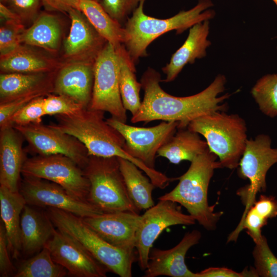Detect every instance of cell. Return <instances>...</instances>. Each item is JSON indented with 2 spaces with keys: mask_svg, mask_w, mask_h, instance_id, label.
Listing matches in <instances>:
<instances>
[{
  "mask_svg": "<svg viewBox=\"0 0 277 277\" xmlns=\"http://www.w3.org/2000/svg\"><path fill=\"white\" fill-rule=\"evenodd\" d=\"M53 82L46 84L10 101L0 103V128L7 126L11 116L33 100L45 96L53 92Z\"/></svg>",
  "mask_w": 277,
  "mask_h": 277,
  "instance_id": "34",
  "label": "cell"
},
{
  "mask_svg": "<svg viewBox=\"0 0 277 277\" xmlns=\"http://www.w3.org/2000/svg\"><path fill=\"white\" fill-rule=\"evenodd\" d=\"M27 203L19 191L0 185L1 216L6 231L9 252L17 258L22 251L21 216Z\"/></svg>",
  "mask_w": 277,
  "mask_h": 277,
  "instance_id": "23",
  "label": "cell"
},
{
  "mask_svg": "<svg viewBox=\"0 0 277 277\" xmlns=\"http://www.w3.org/2000/svg\"><path fill=\"white\" fill-rule=\"evenodd\" d=\"M23 21H34L43 6L42 0H8L6 4Z\"/></svg>",
  "mask_w": 277,
  "mask_h": 277,
  "instance_id": "39",
  "label": "cell"
},
{
  "mask_svg": "<svg viewBox=\"0 0 277 277\" xmlns=\"http://www.w3.org/2000/svg\"><path fill=\"white\" fill-rule=\"evenodd\" d=\"M252 206L258 214L267 220L277 216V200L273 196L261 195Z\"/></svg>",
  "mask_w": 277,
  "mask_h": 277,
  "instance_id": "42",
  "label": "cell"
},
{
  "mask_svg": "<svg viewBox=\"0 0 277 277\" xmlns=\"http://www.w3.org/2000/svg\"><path fill=\"white\" fill-rule=\"evenodd\" d=\"M104 113L83 108L70 114L55 115L57 123L50 126L77 139L85 146L89 156L121 157L142 168L144 164L124 150V138L107 123Z\"/></svg>",
  "mask_w": 277,
  "mask_h": 277,
  "instance_id": "4",
  "label": "cell"
},
{
  "mask_svg": "<svg viewBox=\"0 0 277 277\" xmlns=\"http://www.w3.org/2000/svg\"><path fill=\"white\" fill-rule=\"evenodd\" d=\"M117 48L120 54V94L125 109L134 115L142 105L140 97L142 85L136 80L135 65L130 58L124 45Z\"/></svg>",
  "mask_w": 277,
  "mask_h": 277,
  "instance_id": "29",
  "label": "cell"
},
{
  "mask_svg": "<svg viewBox=\"0 0 277 277\" xmlns=\"http://www.w3.org/2000/svg\"><path fill=\"white\" fill-rule=\"evenodd\" d=\"M85 108L70 97L60 94H48L44 97V109L45 115H67Z\"/></svg>",
  "mask_w": 277,
  "mask_h": 277,
  "instance_id": "36",
  "label": "cell"
},
{
  "mask_svg": "<svg viewBox=\"0 0 277 277\" xmlns=\"http://www.w3.org/2000/svg\"><path fill=\"white\" fill-rule=\"evenodd\" d=\"M47 213L26 204L21 216L22 251L26 255L41 251L52 237L55 229Z\"/></svg>",
  "mask_w": 277,
  "mask_h": 277,
  "instance_id": "22",
  "label": "cell"
},
{
  "mask_svg": "<svg viewBox=\"0 0 277 277\" xmlns=\"http://www.w3.org/2000/svg\"><path fill=\"white\" fill-rule=\"evenodd\" d=\"M141 219L139 213L121 211L102 213L83 218L100 236L113 246L133 253L136 234Z\"/></svg>",
  "mask_w": 277,
  "mask_h": 277,
  "instance_id": "16",
  "label": "cell"
},
{
  "mask_svg": "<svg viewBox=\"0 0 277 277\" xmlns=\"http://www.w3.org/2000/svg\"><path fill=\"white\" fill-rule=\"evenodd\" d=\"M276 163L277 148L271 147L269 135L260 134L254 139H247L238 166L239 175L249 181V184L238 193L241 196H246L244 197L246 208L243 216L256 201L257 193L266 190L267 173Z\"/></svg>",
  "mask_w": 277,
  "mask_h": 277,
  "instance_id": "10",
  "label": "cell"
},
{
  "mask_svg": "<svg viewBox=\"0 0 277 277\" xmlns=\"http://www.w3.org/2000/svg\"><path fill=\"white\" fill-rule=\"evenodd\" d=\"M217 156L209 149L196 156L187 171L177 178L179 182L171 191L158 200H169L184 207L189 214L207 230H213L223 212L214 211L208 202L210 181L216 169L222 168Z\"/></svg>",
  "mask_w": 277,
  "mask_h": 277,
  "instance_id": "3",
  "label": "cell"
},
{
  "mask_svg": "<svg viewBox=\"0 0 277 277\" xmlns=\"http://www.w3.org/2000/svg\"><path fill=\"white\" fill-rule=\"evenodd\" d=\"M53 260L77 277H105L108 270L74 240L55 229L45 247Z\"/></svg>",
  "mask_w": 277,
  "mask_h": 277,
  "instance_id": "15",
  "label": "cell"
},
{
  "mask_svg": "<svg viewBox=\"0 0 277 277\" xmlns=\"http://www.w3.org/2000/svg\"><path fill=\"white\" fill-rule=\"evenodd\" d=\"M19 191L29 205L54 208L83 218L103 213L89 202L72 196L61 186L44 179L24 176Z\"/></svg>",
  "mask_w": 277,
  "mask_h": 277,
  "instance_id": "14",
  "label": "cell"
},
{
  "mask_svg": "<svg viewBox=\"0 0 277 277\" xmlns=\"http://www.w3.org/2000/svg\"><path fill=\"white\" fill-rule=\"evenodd\" d=\"M117 159L128 193L136 208L140 211L154 205L152 193L156 187L149 177L143 175L142 170L131 162Z\"/></svg>",
  "mask_w": 277,
  "mask_h": 277,
  "instance_id": "28",
  "label": "cell"
},
{
  "mask_svg": "<svg viewBox=\"0 0 277 277\" xmlns=\"http://www.w3.org/2000/svg\"><path fill=\"white\" fill-rule=\"evenodd\" d=\"M42 1L43 6L48 11H54L68 13L71 9L73 8L79 10V0Z\"/></svg>",
  "mask_w": 277,
  "mask_h": 277,
  "instance_id": "43",
  "label": "cell"
},
{
  "mask_svg": "<svg viewBox=\"0 0 277 277\" xmlns=\"http://www.w3.org/2000/svg\"><path fill=\"white\" fill-rule=\"evenodd\" d=\"M51 81L45 73H2L0 75V103L14 100Z\"/></svg>",
  "mask_w": 277,
  "mask_h": 277,
  "instance_id": "30",
  "label": "cell"
},
{
  "mask_svg": "<svg viewBox=\"0 0 277 277\" xmlns=\"http://www.w3.org/2000/svg\"><path fill=\"white\" fill-rule=\"evenodd\" d=\"M68 14L71 25L64 42L65 57L73 62L94 63L107 41L98 33L82 11L73 8Z\"/></svg>",
  "mask_w": 277,
  "mask_h": 277,
  "instance_id": "17",
  "label": "cell"
},
{
  "mask_svg": "<svg viewBox=\"0 0 277 277\" xmlns=\"http://www.w3.org/2000/svg\"><path fill=\"white\" fill-rule=\"evenodd\" d=\"M94 1L101 3L102 0H94Z\"/></svg>",
  "mask_w": 277,
  "mask_h": 277,
  "instance_id": "47",
  "label": "cell"
},
{
  "mask_svg": "<svg viewBox=\"0 0 277 277\" xmlns=\"http://www.w3.org/2000/svg\"><path fill=\"white\" fill-rule=\"evenodd\" d=\"M22 174L51 181L61 186L72 196L87 201L90 189L89 180L83 169L65 155H38L26 159Z\"/></svg>",
  "mask_w": 277,
  "mask_h": 277,
  "instance_id": "9",
  "label": "cell"
},
{
  "mask_svg": "<svg viewBox=\"0 0 277 277\" xmlns=\"http://www.w3.org/2000/svg\"><path fill=\"white\" fill-rule=\"evenodd\" d=\"M83 170L90 183L88 202L105 213H140L128 193L117 157L90 155Z\"/></svg>",
  "mask_w": 277,
  "mask_h": 277,
  "instance_id": "7",
  "label": "cell"
},
{
  "mask_svg": "<svg viewBox=\"0 0 277 277\" xmlns=\"http://www.w3.org/2000/svg\"><path fill=\"white\" fill-rule=\"evenodd\" d=\"M146 1H140L123 26L126 32L123 45L135 65L140 58L147 56L148 46L158 37L172 30L181 34L197 23L209 21L215 15V11L210 9L213 6L211 0H199L197 4L188 10H182L170 18H157L144 13Z\"/></svg>",
  "mask_w": 277,
  "mask_h": 277,
  "instance_id": "2",
  "label": "cell"
},
{
  "mask_svg": "<svg viewBox=\"0 0 277 277\" xmlns=\"http://www.w3.org/2000/svg\"><path fill=\"white\" fill-rule=\"evenodd\" d=\"M0 16L3 21L23 22L20 17L7 6L0 3Z\"/></svg>",
  "mask_w": 277,
  "mask_h": 277,
  "instance_id": "44",
  "label": "cell"
},
{
  "mask_svg": "<svg viewBox=\"0 0 277 277\" xmlns=\"http://www.w3.org/2000/svg\"><path fill=\"white\" fill-rule=\"evenodd\" d=\"M254 243L252 254L258 276L277 277V258L269 248L266 238L262 235Z\"/></svg>",
  "mask_w": 277,
  "mask_h": 277,
  "instance_id": "33",
  "label": "cell"
},
{
  "mask_svg": "<svg viewBox=\"0 0 277 277\" xmlns=\"http://www.w3.org/2000/svg\"><path fill=\"white\" fill-rule=\"evenodd\" d=\"M175 134L158 150L156 156L166 158L170 163L179 164L183 161L192 162L209 149L206 141L197 132L189 129H177Z\"/></svg>",
  "mask_w": 277,
  "mask_h": 277,
  "instance_id": "24",
  "label": "cell"
},
{
  "mask_svg": "<svg viewBox=\"0 0 277 277\" xmlns=\"http://www.w3.org/2000/svg\"><path fill=\"white\" fill-rule=\"evenodd\" d=\"M187 128L203 135L222 168H237L247 140L246 122L237 114L215 111L199 117Z\"/></svg>",
  "mask_w": 277,
  "mask_h": 277,
  "instance_id": "6",
  "label": "cell"
},
{
  "mask_svg": "<svg viewBox=\"0 0 277 277\" xmlns=\"http://www.w3.org/2000/svg\"><path fill=\"white\" fill-rule=\"evenodd\" d=\"M57 65L55 61L21 45L10 53L1 55L3 73H45L51 72Z\"/></svg>",
  "mask_w": 277,
  "mask_h": 277,
  "instance_id": "25",
  "label": "cell"
},
{
  "mask_svg": "<svg viewBox=\"0 0 277 277\" xmlns=\"http://www.w3.org/2000/svg\"><path fill=\"white\" fill-rule=\"evenodd\" d=\"M79 2V10L103 38L116 48L124 44L126 39L125 28L109 15L100 2L94 0Z\"/></svg>",
  "mask_w": 277,
  "mask_h": 277,
  "instance_id": "27",
  "label": "cell"
},
{
  "mask_svg": "<svg viewBox=\"0 0 277 277\" xmlns=\"http://www.w3.org/2000/svg\"><path fill=\"white\" fill-rule=\"evenodd\" d=\"M25 28L23 22L5 21L0 28L1 55L7 54L21 45Z\"/></svg>",
  "mask_w": 277,
  "mask_h": 277,
  "instance_id": "37",
  "label": "cell"
},
{
  "mask_svg": "<svg viewBox=\"0 0 277 277\" xmlns=\"http://www.w3.org/2000/svg\"><path fill=\"white\" fill-rule=\"evenodd\" d=\"M8 0H1V3L6 5Z\"/></svg>",
  "mask_w": 277,
  "mask_h": 277,
  "instance_id": "45",
  "label": "cell"
},
{
  "mask_svg": "<svg viewBox=\"0 0 277 277\" xmlns=\"http://www.w3.org/2000/svg\"><path fill=\"white\" fill-rule=\"evenodd\" d=\"M141 0H102L101 4L115 21L124 25L138 7Z\"/></svg>",
  "mask_w": 277,
  "mask_h": 277,
  "instance_id": "38",
  "label": "cell"
},
{
  "mask_svg": "<svg viewBox=\"0 0 277 277\" xmlns=\"http://www.w3.org/2000/svg\"><path fill=\"white\" fill-rule=\"evenodd\" d=\"M201 233L193 230L186 233L181 241L169 249H151L145 277L166 275L172 277H196V273L188 269L185 264V256L189 249L197 244Z\"/></svg>",
  "mask_w": 277,
  "mask_h": 277,
  "instance_id": "18",
  "label": "cell"
},
{
  "mask_svg": "<svg viewBox=\"0 0 277 277\" xmlns=\"http://www.w3.org/2000/svg\"><path fill=\"white\" fill-rule=\"evenodd\" d=\"M44 97L35 98L17 110L10 118L7 126L41 123L42 117L45 115Z\"/></svg>",
  "mask_w": 277,
  "mask_h": 277,
  "instance_id": "35",
  "label": "cell"
},
{
  "mask_svg": "<svg viewBox=\"0 0 277 277\" xmlns=\"http://www.w3.org/2000/svg\"><path fill=\"white\" fill-rule=\"evenodd\" d=\"M120 54L108 42L94 63V82L89 108L108 112L111 117L126 123L127 116L120 91Z\"/></svg>",
  "mask_w": 277,
  "mask_h": 277,
  "instance_id": "8",
  "label": "cell"
},
{
  "mask_svg": "<svg viewBox=\"0 0 277 277\" xmlns=\"http://www.w3.org/2000/svg\"><path fill=\"white\" fill-rule=\"evenodd\" d=\"M159 201L141 215L136 234L137 261L143 271L147 266L149 252L154 242L164 230L177 225H192L196 222L189 214L183 213L176 203L169 200Z\"/></svg>",
  "mask_w": 277,
  "mask_h": 277,
  "instance_id": "11",
  "label": "cell"
},
{
  "mask_svg": "<svg viewBox=\"0 0 277 277\" xmlns=\"http://www.w3.org/2000/svg\"><path fill=\"white\" fill-rule=\"evenodd\" d=\"M8 242L5 227L0 225V276L7 277L13 273L14 267L9 255Z\"/></svg>",
  "mask_w": 277,
  "mask_h": 277,
  "instance_id": "40",
  "label": "cell"
},
{
  "mask_svg": "<svg viewBox=\"0 0 277 277\" xmlns=\"http://www.w3.org/2000/svg\"><path fill=\"white\" fill-rule=\"evenodd\" d=\"M258 276L254 270L238 272L225 267H209L196 273V277H243Z\"/></svg>",
  "mask_w": 277,
  "mask_h": 277,
  "instance_id": "41",
  "label": "cell"
},
{
  "mask_svg": "<svg viewBox=\"0 0 277 277\" xmlns=\"http://www.w3.org/2000/svg\"><path fill=\"white\" fill-rule=\"evenodd\" d=\"M209 30V20L197 23L190 28L185 42L172 54L169 63L162 68L166 78L161 82L173 81L185 65L193 64L196 59L206 56V49L211 44L207 39Z\"/></svg>",
  "mask_w": 277,
  "mask_h": 277,
  "instance_id": "21",
  "label": "cell"
},
{
  "mask_svg": "<svg viewBox=\"0 0 277 277\" xmlns=\"http://www.w3.org/2000/svg\"><path fill=\"white\" fill-rule=\"evenodd\" d=\"M29 28L24 29L21 35V43L37 46L49 52H55L59 47L62 29L57 16L42 12Z\"/></svg>",
  "mask_w": 277,
  "mask_h": 277,
  "instance_id": "26",
  "label": "cell"
},
{
  "mask_svg": "<svg viewBox=\"0 0 277 277\" xmlns=\"http://www.w3.org/2000/svg\"><path fill=\"white\" fill-rule=\"evenodd\" d=\"M13 127L39 155L62 154L72 160L82 169L88 161V151L81 142L50 125L40 123Z\"/></svg>",
  "mask_w": 277,
  "mask_h": 277,
  "instance_id": "13",
  "label": "cell"
},
{
  "mask_svg": "<svg viewBox=\"0 0 277 277\" xmlns=\"http://www.w3.org/2000/svg\"><path fill=\"white\" fill-rule=\"evenodd\" d=\"M67 270L56 263L49 250L44 247L34 256L23 261L18 267L15 277H63Z\"/></svg>",
  "mask_w": 277,
  "mask_h": 277,
  "instance_id": "31",
  "label": "cell"
},
{
  "mask_svg": "<svg viewBox=\"0 0 277 277\" xmlns=\"http://www.w3.org/2000/svg\"><path fill=\"white\" fill-rule=\"evenodd\" d=\"M161 74L148 68L142 75L140 82L144 91L142 105L132 115V123L145 124L155 120L175 121L177 129L187 128L189 123L202 116L215 111H225L227 105L223 102L230 94L219 95L225 90L226 76L218 74L213 82L201 92L193 95L177 97L166 92L161 87Z\"/></svg>",
  "mask_w": 277,
  "mask_h": 277,
  "instance_id": "1",
  "label": "cell"
},
{
  "mask_svg": "<svg viewBox=\"0 0 277 277\" xmlns=\"http://www.w3.org/2000/svg\"><path fill=\"white\" fill-rule=\"evenodd\" d=\"M93 82L94 63L73 62L60 69L53 82V92L87 108L92 98Z\"/></svg>",
  "mask_w": 277,
  "mask_h": 277,
  "instance_id": "19",
  "label": "cell"
},
{
  "mask_svg": "<svg viewBox=\"0 0 277 277\" xmlns=\"http://www.w3.org/2000/svg\"><path fill=\"white\" fill-rule=\"evenodd\" d=\"M276 49H277V47H276Z\"/></svg>",
  "mask_w": 277,
  "mask_h": 277,
  "instance_id": "48",
  "label": "cell"
},
{
  "mask_svg": "<svg viewBox=\"0 0 277 277\" xmlns=\"http://www.w3.org/2000/svg\"><path fill=\"white\" fill-rule=\"evenodd\" d=\"M22 135L13 126L0 128V184L12 191H19V182L26 160Z\"/></svg>",
  "mask_w": 277,
  "mask_h": 277,
  "instance_id": "20",
  "label": "cell"
},
{
  "mask_svg": "<svg viewBox=\"0 0 277 277\" xmlns=\"http://www.w3.org/2000/svg\"><path fill=\"white\" fill-rule=\"evenodd\" d=\"M251 93L263 114L271 118L277 116V73L261 77Z\"/></svg>",
  "mask_w": 277,
  "mask_h": 277,
  "instance_id": "32",
  "label": "cell"
},
{
  "mask_svg": "<svg viewBox=\"0 0 277 277\" xmlns=\"http://www.w3.org/2000/svg\"><path fill=\"white\" fill-rule=\"evenodd\" d=\"M272 1L276 4V5L277 6V0H272Z\"/></svg>",
  "mask_w": 277,
  "mask_h": 277,
  "instance_id": "46",
  "label": "cell"
},
{
  "mask_svg": "<svg viewBox=\"0 0 277 277\" xmlns=\"http://www.w3.org/2000/svg\"><path fill=\"white\" fill-rule=\"evenodd\" d=\"M106 121L124 138V150L151 169H155L158 150L175 134L179 125L177 122L163 121L153 127H139L112 117Z\"/></svg>",
  "mask_w": 277,
  "mask_h": 277,
  "instance_id": "12",
  "label": "cell"
},
{
  "mask_svg": "<svg viewBox=\"0 0 277 277\" xmlns=\"http://www.w3.org/2000/svg\"><path fill=\"white\" fill-rule=\"evenodd\" d=\"M47 213L54 226L74 240L94 259L121 277L132 276V267L137 261L130 253L106 242L89 227L83 218L64 210L49 207Z\"/></svg>",
  "mask_w": 277,
  "mask_h": 277,
  "instance_id": "5",
  "label": "cell"
}]
</instances>
